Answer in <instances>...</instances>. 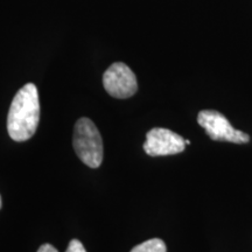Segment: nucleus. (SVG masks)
<instances>
[{
  "instance_id": "39448f33",
  "label": "nucleus",
  "mask_w": 252,
  "mask_h": 252,
  "mask_svg": "<svg viewBox=\"0 0 252 252\" xmlns=\"http://www.w3.org/2000/svg\"><path fill=\"white\" fill-rule=\"evenodd\" d=\"M186 140L168 128L154 127L147 132L144 151L150 157L174 156L184 152Z\"/></svg>"
},
{
  "instance_id": "423d86ee",
  "label": "nucleus",
  "mask_w": 252,
  "mask_h": 252,
  "mask_svg": "<svg viewBox=\"0 0 252 252\" xmlns=\"http://www.w3.org/2000/svg\"><path fill=\"white\" fill-rule=\"evenodd\" d=\"M130 252H167L165 242L160 238H152L135 245Z\"/></svg>"
},
{
  "instance_id": "f03ea898",
  "label": "nucleus",
  "mask_w": 252,
  "mask_h": 252,
  "mask_svg": "<svg viewBox=\"0 0 252 252\" xmlns=\"http://www.w3.org/2000/svg\"><path fill=\"white\" fill-rule=\"evenodd\" d=\"M72 146L81 161L90 168H98L103 161V140L91 119L82 117L74 126Z\"/></svg>"
},
{
  "instance_id": "1a4fd4ad",
  "label": "nucleus",
  "mask_w": 252,
  "mask_h": 252,
  "mask_svg": "<svg viewBox=\"0 0 252 252\" xmlns=\"http://www.w3.org/2000/svg\"><path fill=\"white\" fill-rule=\"evenodd\" d=\"M186 145H190V141H189L188 139H187V140H186Z\"/></svg>"
},
{
  "instance_id": "7ed1b4c3",
  "label": "nucleus",
  "mask_w": 252,
  "mask_h": 252,
  "mask_svg": "<svg viewBox=\"0 0 252 252\" xmlns=\"http://www.w3.org/2000/svg\"><path fill=\"white\" fill-rule=\"evenodd\" d=\"M197 123L213 140L235 144H247L250 141L249 134L236 130L225 116L216 110H202L198 112Z\"/></svg>"
},
{
  "instance_id": "6e6552de",
  "label": "nucleus",
  "mask_w": 252,
  "mask_h": 252,
  "mask_svg": "<svg viewBox=\"0 0 252 252\" xmlns=\"http://www.w3.org/2000/svg\"><path fill=\"white\" fill-rule=\"evenodd\" d=\"M37 252H59L56 249L53 247V245L50 244H42L41 247L39 248V250Z\"/></svg>"
},
{
  "instance_id": "9d476101",
  "label": "nucleus",
  "mask_w": 252,
  "mask_h": 252,
  "mask_svg": "<svg viewBox=\"0 0 252 252\" xmlns=\"http://www.w3.org/2000/svg\"><path fill=\"white\" fill-rule=\"evenodd\" d=\"M0 208H1V196H0Z\"/></svg>"
},
{
  "instance_id": "20e7f679",
  "label": "nucleus",
  "mask_w": 252,
  "mask_h": 252,
  "mask_svg": "<svg viewBox=\"0 0 252 252\" xmlns=\"http://www.w3.org/2000/svg\"><path fill=\"white\" fill-rule=\"evenodd\" d=\"M103 86L110 96L124 99L132 97L138 90L134 72L123 62H116L103 75Z\"/></svg>"
},
{
  "instance_id": "f257e3e1",
  "label": "nucleus",
  "mask_w": 252,
  "mask_h": 252,
  "mask_svg": "<svg viewBox=\"0 0 252 252\" xmlns=\"http://www.w3.org/2000/svg\"><path fill=\"white\" fill-rule=\"evenodd\" d=\"M40 122V100L35 84L27 83L15 94L7 116V131L14 141H26L35 134Z\"/></svg>"
},
{
  "instance_id": "0eeeda50",
  "label": "nucleus",
  "mask_w": 252,
  "mask_h": 252,
  "mask_svg": "<svg viewBox=\"0 0 252 252\" xmlns=\"http://www.w3.org/2000/svg\"><path fill=\"white\" fill-rule=\"evenodd\" d=\"M65 252H87L84 245L78 239H71Z\"/></svg>"
}]
</instances>
